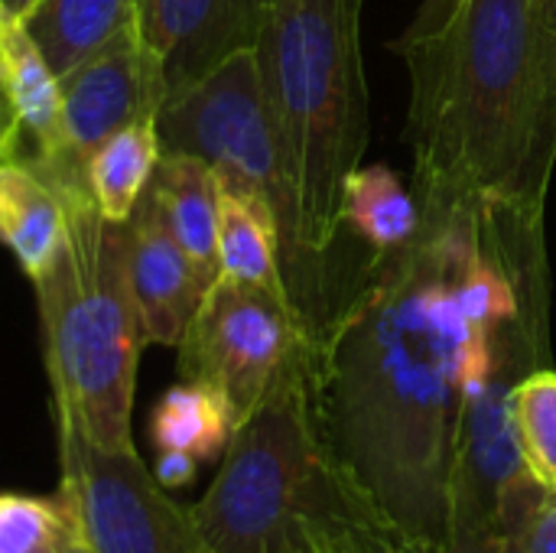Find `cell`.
I'll return each mask as SVG.
<instances>
[{
    "mask_svg": "<svg viewBox=\"0 0 556 553\" xmlns=\"http://www.w3.org/2000/svg\"><path fill=\"white\" fill-rule=\"evenodd\" d=\"M20 140H23V124L13 108V98L7 91V78H3V65H0V163L20 156Z\"/></svg>",
    "mask_w": 556,
    "mask_h": 553,
    "instance_id": "obj_26",
    "label": "cell"
},
{
    "mask_svg": "<svg viewBox=\"0 0 556 553\" xmlns=\"http://www.w3.org/2000/svg\"><path fill=\"white\" fill-rule=\"evenodd\" d=\"M62 553H91V551H88V544L81 541V535H75V538H72V541L65 544V551H62Z\"/></svg>",
    "mask_w": 556,
    "mask_h": 553,
    "instance_id": "obj_28",
    "label": "cell"
},
{
    "mask_svg": "<svg viewBox=\"0 0 556 553\" xmlns=\"http://www.w3.org/2000/svg\"><path fill=\"white\" fill-rule=\"evenodd\" d=\"M352 274L309 355L326 443L417 551H450L453 466L495 319L544 274V225L492 209L420 215Z\"/></svg>",
    "mask_w": 556,
    "mask_h": 553,
    "instance_id": "obj_1",
    "label": "cell"
},
{
    "mask_svg": "<svg viewBox=\"0 0 556 553\" xmlns=\"http://www.w3.org/2000/svg\"><path fill=\"white\" fill-rule=\"evenodd\" d=\"M59 430V492L91 553H208L186 505L140 463L137 450H101Z\"/></svg>",
    "mask_w": 556,
    "mask_h": 553,
    "instance_id": "obj_9",
    "label": "cell"
},
{
    "mask_svg": "<svg viewBox=\"0 0 556 553\" xmlns=\"http://www.w3.org/2000/svg\"><path fill=\"white\" fill-rule=\"evenodd\" d=\"M195 473H199V463H195L192 456H186V453H173V450L156 453L153 479H156L166 492H169V489H182V486H189V482L195 479Z\"/></svg>",
    "mask_w": 556,
    "mask_h": 553,
    "instance_id": "obj_25",
    "label": "cell"
},
{
    "mask_svg": "<svg viewBox=\"0 0 556 553\" xmlns=\"http://www.w3.org/2000/svg\"><path fill=\"white\" fill-rule=\"evenodd\" d=\"M466 553H505V544H489V548H479V551H466Z\"/></svg>",
    "mask_w": 556,
    "mask_h": 553,
    "instance_id": "obj_29",
    "label": "cell"
},
{
    "mask_svg": "<svg viewBox=\"0 0 556 553\" xmlns=\"http://www.w3.org/2000/svg\"><path fill=\"white\" fill-rule=\"evenodd\" d=\"M309 355L235 427L218 476L189 505L205 551L414 553L326 443Z\"/></svg>",
    "mask_w": 556,
    "mask_h": 553,
    "instance_id": "obj_3",
    "label": "cell"
},
{
    "mask_svg": "<svg viewBox=\"0 0 556 553\" xmlns=\"http://www.w3.org/2000/svg\"><path fill=\"white\" fill-rule=\"evenodd\" d=\"M518 450L528 476L556 495V368L544 365L531 372L511 401Z\"/></svg>",
    "mask_w": 556,
    "mask_h": 553,
    "instance_id": "obj_21",
    "label": "cell"
},
{
    "mask_svg": "<svg viewBox=\"0 0 556 553\" xmlns=\"http://www.w3.org/2000/svg\"><path fill=\"white\" fill-rule=\"evenodd\" d=\"M238 427V417L225 394H218L212 385L182 378L173 385L150 414V443L156 453H186L195 463L222 460L231 433Z\"/></svg>",
    "mask_w": 556,
    "mask_h": 553,
    "instance_id": "obj_17",
    "label": "cell"
},
{
    "mask_svg": "<svg viewBox=\"0 0 556 553\" xmlns=\"http://www.w3.org/2000/svg\"><path fill=\"white\" fill-rule=\"evenodd\" d=\"M156 137L163 153L199 156L222 189H235L274 215L283 290L316 345L332 316L336 290L329 267L303 248L300 199L264 101L254 52H238L195 85L169 95L156 114Z\"/></svg>",
    "mask_w": 556,
    "mask_h": 553,
    "instance_id": "obj_6",
    "label": "cell"
},
{
    "mask_svg": "<svg viewBox=\"0 0 556 553\" xmlns=\"http://www.w3.org/2000/svg\"><path fill=\"white\" fill-rule=\"evenodd\" d=\"M502 544L505 553H556V495L534 486L515 505Z\"/></svg>",
    "mask_w": 556,
    "mask_h": 553,
    "instance_id": "obj_23",
    "label": "cell"
},
{
    "mask_svg": "<svg viewBox=\"0 0 556 553\" xmlns=\"http://www.w3.org/2000/svg\"><path fill=\"white\" fill-rule=\"evenodd\" d=\"M410 72L407 143L420 215L492 209L544 225L556 169V0H463Z\"/></svg>",
    "mask_w": 556,
    "mask_h": 553,
    "instance_id": "obj_2",
    "label": "cell"
},
{
    "mask_svg": "<svg viewBox=\"0 0 556 553\" xmlns=\"http://www.w3.org/2000/svg\"><path fill=\"white\" fill-rule=\"evenodd\" d=\"M176 349L179 375L225 394L241 424L313 352V339L280 287L218 277Z\"/></svg>",
    "mask_w": 556,
    "mask_h": 553,
    "instance_id": "obj_8",
    "label": "cell"
},
{
    "mask_svg": "<svg viewBox=\"0 0 556 553\" xmlns=\"http://www.w3.org/2000/svg\"><path fill=\"white\" fill-rule=\"evenodd\" d=\"M137 3H140V0H137Z\"/></svg>",
    "mask_w": 556,
    "mask_h": 553,
    "instance_id": "obj_31",
    "label": "cell"
},
{
    "mask_svg": "<svg viewBox=\"0 0 556 553\" xmlns=\"http://www.w3.org/2000/svg\"><path fill=\"white\" fill-rule=\"evenodd\" d=\"M65 244L33 280L42 319L55 424L101 450H134L130 411L140 352L150 345L127 274V225L91 196L59 192Z\"/></svg>",
    "mask_w": 556,
    "mask_h": 553,
    "instance_id": "obj_5",
    "label": "cell"
},
{
    "mask_svg": "<svg viewBox=\"0 0 556 553\" xmlns=\"http://www.w3.org/2000/svg\"><path fill=\"white\" fill-rule=\"evenodd\" d=\"M218 277L283 290L277 222L261 202L235 189H222L218 199Z\"/></svg>",
    "mask_w": 556,
    "mask_h": 553,
    "instance_id": "obj_19",
    "label": "cell"
},
{
    "mask_svg": "<svg viewBox=\"0 0 556 553\" xmlns=\"http://www.w3.org/2000/svg\"><path fill=\"white\" fill-rule=\"evenodd\" d=\"M156 121H137L98 147L88 163V192L108 222H127L160 160Z\"/></svg>",
    "mask_w": 556,
    "mask_h": 553,
    "instance_id": "obj_20",
    "label": "cell"
},
{
    "mask_svg": "<svg viewBox=\"0 0 556 553\" xmlns=\"http://www.w3.org/2000/svg\"><path fill=\"white\" fill-rule=\"evenodd\" d=\"M0 65L23 134L29 137V160L23 163H29L33 169L55 166L65 150L59 75L49 68L23 16H10L3 10H0Z\"/></svg>",
    "mask_w": 556,
    "mask_h": 553,
    "instance_id": "obj_13",
    "label": "cell"
},
{
    "mask_svg": "<svg viewBox=\"0 0 556 553\" xmlns=\"http://www.w3.org/2000/svg\"><path fill=\"white\" fill-rule=\"evenodd\" d=\"M362 3L274 0L254 46L264 101L300 199L303 248L326 267L342 231L345 186L371 134Z\"/></svg>",
    "mask_w": 556,
    "mask_h": 553,
    "instance_id": "obj_4",
    "label": "cell"
},
{
    "mask_svg": "<svg viewBox=\"0 0 556 553\" xmlns=\"http://www.w3.org/2000/svg\"><path fill=\"white\" fill-rule=\"evenodd\" d=\"M150 192L199 277L212 287L218 280V199L222 186L208 163L186 153H160Z\"/></svg>",
    "mask_w": 556,
    "mask_h": 553,
    "instance_id": "obj_14",
    "label": "cell"
},
{
    "mask_svg": "<svg viewBox=\"0 0 556 553\" xmlns=\"http://www.w3.org/2000/svg\"><path fill=\"white\" fill-rule=\"evenodd\" d=\"M414 553H453V551H414Z\"/></svg>",
    "mask_w": 556,
    "mask_h": 553,
    "instance_id": "obj_30",
    "label": "cell"
},
{
    "mask_svg": "<svg viewBox=\"0 0 556 553\" xmlns=\"http://www.w3.org/2000/svg\"><path fill=\"white\" fill-rule=\"evenodd\" d=\"M274 0H140L137 26L156 52L166 98L238 52H254Z\"/></svg>",
    "mask_w": 556,
    "mask_h": 553,
    "instance_id": "obj_11",
    "label": "cell"
},
{
    "mask_svg": "<svg viewBox=\"0 0 556 553\" xmlns=\"http://www.w3.org/2000/svg\"><path fill=\"white\" fill-rule=\"evenodd\" d=\"M463 0H420L417 16L410 20V26L404 29L401 39H427L437 36L456 13H459Z\"/></svg>",
    "mask_w": 556,
    "mask_h": 553,
    "instance_id": "obj_24",
    "label": "cell"
},
{
    "mask_svg": "<svg viewBox=\"0 0 556 553\" xmlns=\"http://www.w3.org/2000/svg\"><path fill=\"white\" fill-rule=\"evenodd\" d=\"M544 365H551V274L531 280L489 332L485 362L459 427L450 551L502 544L515 505L538 486L521 463L511 401L515 388Z\"/></svg>",
    "mask_w": 556,
    "mask_h": 553,
    "instance_id": "obj_7",
    "label": "cell"
},
{
    "mask_svg": "<svg viewBox=\"0 0 556 553\" xmlns=\"http://www.w3.org/2000/svg\"><path fill=\"white\" fill-rule=\"evenodd\" d=\"M134 20L137 0H36L23 16L59 78Z\"/></svg>",
    "mask_w": 556,
    "mask_h": 553,
    "instance_id": "obj_16",
    "label": "cell"
},
{
    "mask_svg": "<svg viewBox=\"0 0 556 553\" xmlns=\"http://www.w3.org/2000/svg\"><path fill=\"white\" fill-rule=\"evenodd\" d=\"M78 535L62 492H0V553H62Z\"/></svg>",
    "mask_w": 556,
    "mask_h": 553,
    "instance_id": "obj_22",
    "label": "cell"
},
{
    "mask_svg": "<svg viewBox=\"0 0 556 553\" xmlns=\"http://www.w3.org/2000/svg\"><path fill=\"white\" fill-rule=\"evenodd\" d=\"M420 205L388 166H358L345 186L342 228L362 238L371 254L404 248L420 231Z\"/></svg>",
    "mask_w": 556,
    "mask_h": 553,
    "instance_id": "obj_18",
    "label": "cell"
},
{
    "mask_svg": "<svg viewBox=\"0 0 556 553\" xmlns=\"http://www.w3.org/2000/svg\"><path fill=\"white\" fill-rule=\"evenodd\" d=\"M62 196L23 160L0 163V241L29 280L42 277L65 244Z\"/></svg>",
    "mask_w": 556,
    "mask_h": 553,
    "instance_id": "obj_15",
    "label": "cell"
},
{
    "mask_svg": "<svg viewBox=\"0 0 556 553\" xmlns=\"http://www.w3.org/2000/svg\"><path fill=\"white\" fill-rule=\"evenodd\" d=\"M127 225V274L130 290L153 345H179L208 284L173 238L150 186L134 205Z\"/></svg>",
    "mask_w": 556,
    "mask_h": 553,
    "instance_id": "obj_12",
    "label": "cell"
},
{
    "mask_svg": "<svg viewBox=\"0 0 556 553\" xmlns=\"http://www.w3.org/2000/svg\"><path fill=\"white\" fill-rule=\"evenodd\" d=\"M36 0H0V10L10 13V16H26L33 10Z\"/></svg>",
    "mask_w": 556,
    "mask_h": 553,
    "instance_id": "obj_27",
    "label": "cell"
},
{
    "mask_svg": "<svg viewBox=\"0 0 556 553\" xmlns=\"http://www.w3.org/2000/svg\"><path fill=\"white\" fill-rule=\"evenodd\" d=\"M62 91V160L36 169L55 192H88V163L104 140L137 121H156L166 101V78L156 52L143 42L137 20L59 78Z\"/></svg>",
    "mask_w": 556,
    "mask_h": 553,
    "instance_id": "obj_10",
    "label": "cell"
}]
</instances>
